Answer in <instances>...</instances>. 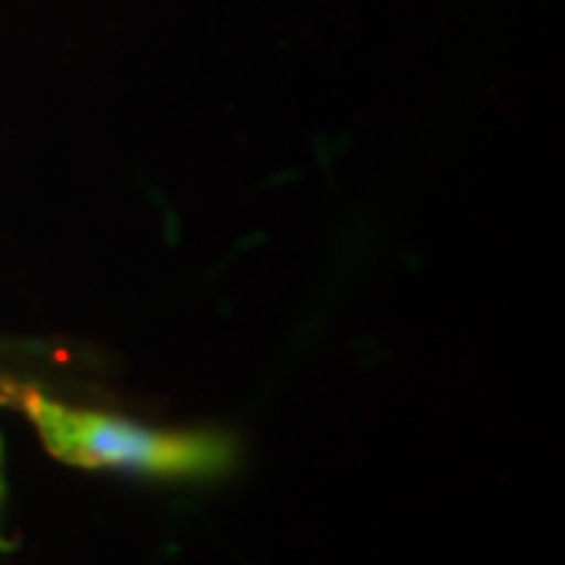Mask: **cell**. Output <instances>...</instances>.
Instances as JSON below:
<instances>
[{"instance_id": "1", "label": "cell", "mask_w": 565, "mask_h": 565, "mask_svg": "<svg viewBox=\"0 0 565 565\" xmlns=\"http://www.w3.org/2000/svg\"><path fill=\"white\" fill-rule=\"evenodd\" d=\"M3 399L20 405L41 444L61 462L79 468L136 471L154 478H202L230 465V444L211 434H173L47 399L32 386L0 384Z\"/></svg>"}, {"instance_id": "2", "label": "cell", "mask_w": 565, "mask_h": 565, "mask_svg": "<svg viewBox=\"0 0 565 565\" xmlns=\"http://www.w3.org/2000/svg\"><path fill=\"white\" fill-rule=\"evenodd\" d=\"M3 462V459H0ZM0 515H3V471H0ZM0 546H7V541H3V531H0Z\"/></svg>"}]
</instances>
